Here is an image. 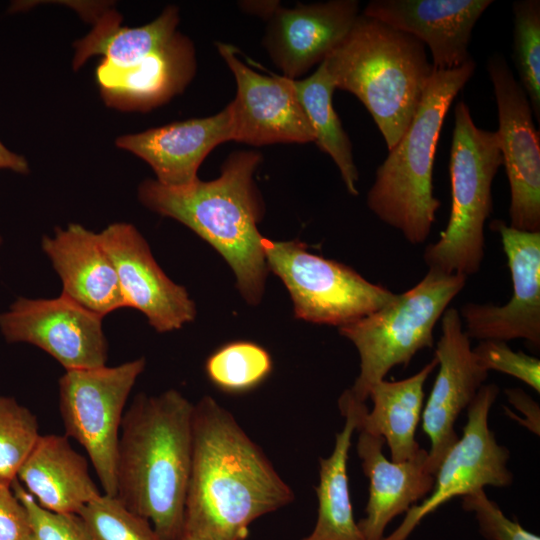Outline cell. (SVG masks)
Masks as SVG:
<instances>
[{
	"instance_id": "obj_15",
	"label": "cell",
	"mask_w": 540,
	"mask_h": 540,
	"mask_svg": "<svg viewBox=\"0 0 540 540\" xmlns=\"http://www.w3.org/2000/svg\"><path fill=\"white\" fill-rule=\"evenodd\" d=\"M441 329L435 350L439 371L421 415L423 431L430 441L428 467L434 476L459 438L454 428L458 416L488 376L473 354L457 309L444 312Z\"/></svg>"
},
{
	"instance_id": "obj_3",
	"label": "cell",
	"mask_w": 540,
	"mask_h": 540,
	"mask_svg": "<svg viewBox=\"0 0 540 540\" xmlns=\"http://www.w3.org/2000/svg\"><path fill=\"white\" fill-rule=\"evenodd\" d=\"M261 162L258 151H235L216 179H197L184 187H167L148 179L138 189L144 206L182 223L215 248L251 305L261 301L268 271L263 236L258 231L264 203L254 180Z\"/></svg>"
},
{
	"instance_id": "obj_35",
	"label": "cell",
	"mask_w": 540,
	"mask_h": 540,
	"mask_svg": "<svg viewBox=\"0 0 540 540\" xmlns=\"http://www.w3.org/2000/svg\"><path fill=\"white\" fill-rule=\"evenodd\" d=\"M31 534L24 505L11 486L0 483V540H25Z\"/></svg>"
},
{
	"instance_id": "obj_31",
	"label": "cell",
	"mask_w": 540,
	"mask_h": 540,
	"mask_svg": "<svg viewBox=\"0 0 540 540\" xmlns=\"http://www.w3.org/2000/svg\"><path fill=\"white\" fill-rule=\"evenodd\" d=\"M78 515L91 540H163L147 519L127 509L116 496L101 494Z\"/></svg>"
},
{
	"instance_id": "obj_26",
	"label": "cell",
	"mask_w": 540,
	"mask_h": 540,
	"mask_svg": "<svg viewBox=\"0 0 540 540\" xmlns=\"http://www.w3.org/2000/svg\"><path fill=\"white\" fill-rule=\"evenodd\" d=\"M338 405L345 424L336 434L330 456L319 458V483L315 487L317 519L312 532L301 540H364L354 518L348 485V453L357 426L355 401L348 389L340 396Z\"/></svg>"
},
{
	"instance_id": "obj_12",
	"label": "cell",
	"mask_w": 540,
	"mask_h": 540,
	"mask_svg": "<svg viewBox=\"0 0 540 540\" xmlns=\"http://www.w3.org/2000/svg\"><path fill=\"white\" fill-rule=\"evenodd\" d=\"M0 329L7 342L35 345L66 371L106 365L102 317L64 294L53 299L18 298L0 314Z\"/></svg>"
},
{
	"instance_id": "obj_20",
	"label": "cell",
	"mask_w": 540,
	"mask_h": 540,
	"mask_svg": "<svg viewBox=\"0 0 540 540\" xmlns=\"http://www.w3.org/2000/svg\"><path fill=\"white\" fill-rule=\"evenodd\" d=\"M357 453L369 479L365 516L357 522L364 540H383L388 524L406 513L431 492L435 476L428 467V451L403 462L388 460L383 453L385 440L358 431Z\"/></svg>"
},
{
	"instance_id": "obj_13",
	"label": "cell",
	"mask_w": 540,
	"mask_h": 540,
	"mask_svg": "<svg viewBox=\"0 0 540 540\" xmlns=\"http://www.w3.org/2000/svg\"><path fill=\"white\" fill-rule=\"evenodd\" d=\"M218 53L232 72L236 95L227 106L232 141L251 146L314 142L313 128L299 102L292 79L264 75L246 65L232 44L216 42Z\"/></svg>"
},
{
	"instance_id": "obj_29",
	"label": "cell",
	"mask_w": 540,
	"mask_h": 540,
	"mask_svg": "<svg viewBox=\"0 0 540 540\" xmlns=\"http://www.w3.org/2000/svg\"><path fill=\"white\" fill-rule=\"evenodd\" d=\"M514 16L513 61L518 82L525 91L533 115L540 120V1L518 0Z\"/></svg>"
},
{
	"instance_id": "obj_8",
	"label": "cell",
	"mask_w": 540,
	"mask_h": 540,
	"mask_svg": "<svg viewBox=\"0 0 540 540\" xmlns=\"http://www.w3.org/2000/svg\"><path fill=\"white\" fill-rule=\"evenodd\" d=\"M266 264L287 288L296 318L344 326L392 302L397 294L353 268L316 255L297 241H261Z\"/></svg>"
},
{
	"instance_id": "obj_23",
	"label": "cell",
	"mask_w": 540,
	"mask_h": 540,
	"mask_svg": "<svg viewBox=\"0 0 540 540\" xmlns=\"http://www.w3.org/2000/svg\"><path fill=\"white\" fill-rule=\"evenodd\" d=\"M17 479L42 508L55 513L78 514L101 495L87 459L65 435H41Z\"/></svg>"
},
{
	"instance_id": "obj_36",
	"label": "cell",
	"mask_w": 540,
	"mask_h": 540,
	"mask_svg": "<svg viewBox=\"0 0 540 540\" xmlns=\"http://www.w3.org/2000/svg\"><path fill=\"white\" fill-rule=\"evenodd\" d=\"M506 395L511 404L525 415L523 425L533 433L539 435V407L523 390L518 388L507 389Z\"/></svg>"
},
{
	"instance_id": "obj_39",
	"label": "cell",
	"mask_w": 540,
	"mask_h": 540,
	"mask_svg": "<svg viewBox=\"0 0 540 540\" xmlns=\"http://www.w3.org/2000/svg\"><path fill=\"white\" fill-rule=\"evenodd\" d=\"M178 540H209V539L182 533Z\"/></svg>"
},
{
	"instance_id": "obj_17",
	"label": "cell",
	"mask_w": 540,
	"mask_h": 540,
	"mask_svg": "<svg viewBox=\"0 0 540 540\" xmlns=\"http://www.w3.org/2000/svg\"><path fill=\"white\" fill-rule=\"evenodd\" d=\"M357 0L282 5L267 21L262 46L289 79H300L344 39L359 16Z\"/></svg>"
},
{
	"instance_id": "obj_2",
	"label": "cell",
	"mask_w": 540,
	"mask_h": 540,
	"mask_svg": "<svg viewBox=\"0 0 540 540\" xmlns=\"http://www.w3.org/2000/svg\"><path fill=\"white\" fill-rule=\"evenodd\" d=\"M194 404L175 389L138 394L125 410L116 457V497L163 540L183 533Z\"/></svg>"
},
{
	"instance_id": "obj_9",
	"label": "cell",
	"mask_w": 540,
	"mask_h": 540,
	"mask_svg": "<svg viewBox=\"0 0 540 540\" xmlns=\"http://www.w3.org/2000/svg\"><path fill=\"white\" fill-rule=\"evenodd\" d=\"M145 363L138 358L113 367L67 370L59 379L64 435L85 449L109 496L116 495V457L126 402Z\"/></svg>"
},
{
	"instance_id": "obj_14",
	"label": "cell",
	"mask_w": 540,
	"mask_h": 540,
	"mask_svg": "<svg viewBox=\"0 0 540 540\" xmlns=\"http://www.w3.org/2000/svg\"><path fill=\"white\" fill-rule=\"evenodd\" d=\"M491 228L498 232L513 283V294L502 306L466 303L459 314L471 339L507 342L522 338L540 344V231L515 229L502 220Z\"/></svg>"
},
{
	"instance_id": "obj_37",
	"label": "cell",
	"mask_w": 540,
	"mask_h": 540,
	"mask_svg": "<svg viewBox=\"0 0 540 540\" xmlns=\"http://www.w3.org/2000/svg\"><path fill=\"white\" fill-rule=\"evenodd\" d=\"M238 6L243 12L268 21L281 3L277 0H250L239 1Z\"/></svg>"
},
{
	"instance_id": "obj_40",
	"label": "cell",
	"mask_w": 540,
	"mask_h": 540,
	"mask_svg": "<svg viewBox=\"0 0 540 540\" xmlns=\"http://www.w3.org/2000/svg\"><path fill=\"white\" fill-rule=\"evenodd\" d=\"M25 540H35V538L33 537V535L31 534L27 539Z\"/></svg>"
},
{
	"instance_id": "obj_1",
	"label": "cell",
	"mask_w": 540,
	"mask_h": 540,
	"mask_svg": "<svg viewBox=\"0 0 540 540\" xmlns=\"http://www.w3.org/2000/svg\"><path fill=\"white\" fill-rule=\"evenodd\" d=\"M294 500L262 449L210 396L194 404L183 533L246 540L259 517Z\"/></svg>"
},
{
	"instance_id": "obj_22",
	"label": "cell",
	"mask_w": 540,
	"mask_h": 540,
	"mask_svg": "<svg viewBox=\"0 0 540 540\" xmlns=\"http://www.w3.org/2000/svg\"><path fill=\"white\" fill-rule=\"evenodd\" d=\"M196 69L193 42L177 32L140 64L97 83L107 106L123 111H149L182 93Z\"/></svg>"
},
{
	"instance_id": "obj_21",
	"label": "cell",
	"mask_w": 540,
	"mask_h": 540,
	"mask_svg": "<svg viewBox=\"0 0 540 540\" xmlns=\"http://www.w3.org/2000/svg\"><path fill=\"white\" fill-rule=\"evenodd\" d=\"M62 284V294L102 318L125 307L117 272L99 234L79 224L56 228L54 237L42 238Z\"/></svg>"
},
{
	"instance_id": "obj_32",
	"label": "cell",
	"mask_w": 540,
	"mask_h": 540,
	"mask_svg": "<svg viewBox=\"0 0 540 540\" xmlns=\"http://www.w3.org/2000/svg\"><path fill=\"white\" fill-rule=\"evenodd\" d=\"M11 487L24 505L35 540H91L82 518L73 513H55L42 508L15 479Z\"/></svg>"
},
{
	"instance_id": "obj_18",
	"label": "cell",
	"mask_w": 540,
	"mask_h": 540,
	"mask_svg": "<svg viewBox=\"0 0 540 540\" xmlns=\"http://www.w3.org/2000/svg\"><path fill=\"white\" fill-rule=\"evenodd\" d=\"M492 0H372L361 12L408 33L432 54L434 70L457 68L472 58L473 28Z\"/></svg>"
},
{
	"instance_id": "obj_10",
	"label": "cell",
	"mask_w": 540,
	"mask_h": 540,
	"mask_svg": "<svg viewBox=\"0 0 540 540\" xmlns=\"http://www.w3.org/2000/svg\"><path fill=\"white\" fill-rule=\"evenodd\" d=\"M498 393L493 383L480 387L467 407L463 434L441 462L431 492L422 503L411 507L402 523L383 540H406L423 518L455 497L512 483L513 475L507 467L510 452L496 441L488 424Z\"/></svg>"
},
{
	"instance_id": "obj_38",
	"label": "cell",
	"mask_w": 540,
	"mask_h": 540,
	"mask_svg": "<svg viewBox=\"0 0 540 540\" xmlns=\"http://www.w3.org/2000/svg\"><path fill=\"white\" fill-rule=\"evenodd\" d=\"M0 169H9L16 173L27 174L29 167L26 159L6 148L0 141Z\"/></svg>"
},
{
	"instance_id": "obj_4",
	"label": "cell",
	"mask_w": 540,
	"mask_h": 540,
	"mask_svg": "<svg viewBox=\"0 0 540 540\" xmlns=\"http://www.w3.org/2000/svg\"><path fill=\"white\" fill-rule=\"evenodd\" d=\"M425 45L362 13L324 59L336 89L355 95L390 151L410 125L433 73Z\"/></svg>"
},
{
	"instance_id": "obj_5",
	"label": "cell",
	"mask_w": 540,
	"mask_h": 540,
	"mask_svg": "<svg viewBox=\"0 0 540 540\" xmlns=\"http://www.w3.org/2000/svg\"><path fill=\"white\" fill-rule=\"evenodd\" d=\"M470 58L450 70H433L418 109L367 193L368 208L411 244L429 236L441 202L433 194L434 157L445 116L475 71Z\"/></svg>"
},
{
	"instance_id": "obj_19",
	"label": "cell",
	"mask_w": 540,
	"mask_h": 540,
	"mask_svg": "<svg viewBox=\"0 0 540 540\" xmlns=\"http://www.w3.org/2000/svg\"><path fill=\"white\" fill-rule=\"evenodd\" d=\"M227 141H232L228 106L208 117L123 135L115 143L148 163L160 184L184 187L199 179L197 172L204 159Z\"/></svg>"
},
{
	"instance_id": "obj_7",
	"label": "cell",
	"mask_w": 540,
	"mask_h": 540,
	"mask_svg": "<svg viewBox=\"0 0 540 540\" xmlns=\"http://www.w3.org/2000/svg\"><path fill=\"white\" fill-rule=\"evenodd\" d=\"M466 279L461 274L428 269L420 282L383 308L339 327L360 359L359 375L348 389L353 398L365 403L370 388L392 368L407 366L418 351L433 347L435 325L465 287Z\"/></svg>"
},
{
	"instance_id": "obj_30",
	"label": "cell",
	"mask_w": 540,
	"mask_h": 540,
	"mask_svg": "<svg viewBox=\"0 0 540 540\" xmlns=\"http://www.w3.org/2000/svg\"><path fill=\"white\" fill-rule=\"evenodd\" d=\"M40 436L37 417L14 398L0 396V483L11 486Z\"/></svg>"
},
{
	"instance_id": "obj_24",
	"label": "cell",
	"mask_w": 540,
	"mask_h": 540,
	"mask_svg": "<svg viewBox=\"0 0 540 540\" xmlns=\"http://www.w3.org/2000/svg\"><path fill=\"white\" fill-rule=\"evenodd\" d=\"M84 15L94 19V27L74 44L73 67L77 70L91 56L102 55L96 69V80L140 64L178 32L179 10L174 5L167 6L152 22L134 28L121 26V17L115 11L97 14L91 9L84 10Z\"/></svg>"
},
{
	"instance_id": "obj_27",
	"label": "cell",
	"mask_w": 540,
	"mask_h": 540,
	"mask_svg": "<svg viewBox=\"0 0 540 540\" xmlns=\"http://www.w3.org/2000/svg\"><path fill=\"white\" fill-rule=\"evenodd\" d=\"M292 85L313 128L314 142L332 158L347 191L357 196L359 173L354 162L352 143L333 107L332 96L336 87L324 63L310 76L292 79Z\"/></svg>"
},
{
	"instance_id": "obj_34",
	"label": "cell",
	"mask_w": 540,
	"mask_h": 540,
	"mask_svg": "<svg viewBox=\"0 0 540 540\" xmlns=\"http://www.w3.org/2000/svg\"><path fill=\"white\" fill-rule=\"evenodd\" d=\"M462 506L473 512L481 535L487 540H540V537L509 519L484 489L462 497Z\"/></svg>"
},
{
	"instance_id": "obj_33",
	"label": "cell",
	"mask_w": 540,
	"mask_h": 540,
	"mask_svg": "<svg viewBox=\"0 0 540 540\" xmlns=\"http://www.w3.org/2000/svg\"><path fill=\"white\" fill-rule=\"evenodd\" d=\"M478 363L487 371L513 376L540 392V361L522 351H513L506 342L481 340L473 349Z\"/></svg>"
},
{
	"instance_id": "obj_25",
	"label": "cell",
	"mask_w": 540,
	"mask_h": 540,
	"mask_svg": "<svg viewBox=\"0 0 540 540\" xmlns=\"http://www.w3.org/2000/svg\"><path fill=\"white\" fill-rule=\"evenodd\" d=\"M437 365L434 357L408 378L375 383L368 393L373 403L370 411L354 398L356 430L382 437L394 462L412 459L421 450L415 434L423 411L424 384Z\"/></svg>"
},
{
	"instance_id": "obj_6",
	"label": "cell",
	"mask_w": 540,
	"mask_h": 540,
	"mask_svg": "<svg viewBox=\"0 0 540 540\" xmlns=\"http://www.w3.org/2000/svg\"><path fill=\"white\" fill-rule=\"evenodd\" d=\"M503 164L496 131L477 127L468 105L459 101L449 171L452 206L446 228L424 251L429 269L468 277L484 258V225L492 212V182Z\"/></svg>"
},
{
	"instance_id": "obj_41",
	"label": "cell",
	"mask_w": 540,
	"mask_h": 540,
	"mask_svg": "<svg viewBox=\"0 0 540 540\" xmlns=\"http://www.w3.org/2000/svg\"><path fill=\"white\" fill-rule=\"evenodd\" d=\"M1 241H2V240H1V237H0V244H1Z\"/></svg>"
},
{
	"instance_id": "obj_28",
	"label": "cell",
	"mask_w": 540,
	"mask_h": 540,
	"mask_svg": "<svg viewBox=\"0 0 540 540\" xmlns=\"http://www.w3.org/2000/svg\"><path fill=\"white\" fill-rule=\"evenodd\" d=\"M209 380L227 393H244L259 386L272 371V359L262 346L234 341L214 351L206 360Z\"/></svg>"
},
{
	"instance_id": "obj_11",
	"label": "cell",
	"mask_w": 540,
	"mask_h": 540,
	"mask_svg": "<svg viewBox=\"0 0 540 540\" xmlns=\"http://www.w3.org/2000/svg\"><path fill=\"white\" fill-rule=\"evenodd\" d=\"M498 110L496 131L509 186L510 226L540 231V139L529 99L505 57L487 60Z\"/></svg>"
},
{
	"instance_id": "obj_16",
	"label": "cell",
	"mask_w": 540,
	"mask_h": 540,
	"mask_svg": "<svg viewBox=\"0 0 540 540\" xmlns=\"http://www.w3.org/2000/svg\"><path fill=\"white\" fill-rule=\"evenodd\" d=\"M99 238L117 272L125 307L142 312L159 333L179 329L195 318L188 292L163 272L133 225L113 223Z\"/></svg>"
}]
</instances>
